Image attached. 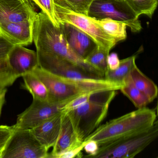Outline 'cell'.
<instances>
[{
	"label": "cell",
	"mask_w": 158,
	"mask_h": 158,
	"mask_svg": "<svg viewBox=\"0 0 158 158\" xmlns=\"http://www.w3.org/2000/svg\"><path fill=\"white\" fill-rule=\"evenodd\" d=\"M22 77L24 82L23 88L30 92L33 99L43 101L48 100V93L47 88L33 73L25 74Z\"/></svg>",
	"instance_id": "ac0fdd59"
},
{
	"label": "cell",
	"mask_w": 158,
	"mask_h": 158,
	"mask_svg": "<svg viewBox=\"0 0 158 158\" xmlns=\"http://www.w3.org/2000/svg\"><path fill=\"white\" fill-rule=\"evenodd\" d=\"M14 130V126L0 125V153Z\"/></svg>",
	"instance_id": "83f0119b"
},
{
	"label": "cell",
	"mask_w": 158,
	"mask_h": 158,
	"mask_svg": "<svg viewBox=\"0 0 158 158\" xmlns=\"http://www.w3.org/2000/svg\"><path fill=\"white\" fill-rule=\"evenodd\" d=\"M136 56H132L121 60L117 69L114 71L107 70L104 76L105 79L123 85L124 80L136 64Z\"/></svg>",
	"instance_id": "ffe728a7"
},
{
	"label": "cell",
	"mask_w": 158,
	"mask_h": 158,
	"mask_svg": "<svg viewBox=\"0 0 158 158\" xmlns=\"http://www.w3.org/2000/svg\"><path fill=\"white\" fill-rule=\"evenodd\" d=\"M117 1H123V0H117Z\"/></svg>",
	"instance_id": "836d02e7"
},
{
	"label": "cell",
	"mask_w": 158,
	"mask_h": 158,
	"mask_svg": "<svg viewBox=\"0 0 158 158\" xmlns=\"http://www.w3.org/2000/svg\"><path fill=\"white\" fill-rule=\"evenodd\" d=\"M92 93L93 92L81 94L69 102L64 106L63 113L74 110L84 105L85 103L88 101Z\"/></svg>",
	"instance_id": "4316f807"
},
{
	"label": "cell",
	"mask_w": 158,
	"mask_h": 158,
	"mask_svg": "<svg viewBox=\"0 0 158 158\" xmlns=\"http://www.w3.org/2000/svg\"><path fill=\"white\" fill-rule=\"evenodd\" d=\"M34 23L0 24V34L14 45L27 46L33 42Z\"/></svg>",
	"instance_id": "9a60e30c"
},
{
	"label": "cell",
	"mask_w": 158,
	"mask_h": 158,
	"mask_svg": "<svg viewBox=\"0 0 158 158\" xmlns=\"http://www.w3.org/2000/svg\"><path fill=\"white\" fill-rule=\"evenodd\" d=\"M130 8L139 16L145 15L152 18L157 8L158 0H125Z\"/></svg>",
	"instance_id": "603a6c76"
},
{
	"label": "cell",
	"mask_w": 158,
	"mask_h": 158,
	"mask_svg": "<svg viewBox=\"0 0 158 158\" xmlns=\"http://www.w3.org/2000/svg\"><path fill=\"white\" fill-rule=\"evenodd\" d=\"M88 16L94 20L110 19L122 22L133 32H139L142 29L139 16L125 0H94Z\"/></svg>",
	"instance_id": "52a82bcc"
},
{
	"label": "cell",
	"mask_w": 158,
	"mask_h": 158,
	"mask_svg": "<svg viewBox=\"0 0 158 158\" xmlns=\"http://www.w3.org/2000/svg\"><path fill=\"white\" fill-rule=\"evenodd\" d=\"M58 23L71 48L83 59L85 60L98 46L88 35L73 25L65 23Z\"/></svg>",
	"instance_id": "4fadbf2b"
},
{
	"label": "cell",
	"mask_w": 158,
	"mask_h": 158,
	"mask_svg": "<svg viewBox=\"0 0 158 158\" xmlns=\"http://www.w3.org/2000/svg\"><path fill=\"white\" fill-rule=\"evenodd\" d=\"M55 17L58 23L71 24L91 38L98 46L110 52L116 45L115 40L88 16L75 12L63 0H53Z\"/></svg>",
	"instance_id": "5b68a950"
},
{
	"label": "cell",
	"mask_w": 158,
	"mask_h": 158,
	"mask_svg": "<svg viewBox=\"0 0 158 158\" xmlns=\"http://www.w3.org/2000/svg\"><path fill=\"white\" fill-rule=\"evenodd\" d=\"M39 67L78 86L87 92L120 90L123 85L96 77L68 61L52 53L36 50Z\"/></svg>",
	"instance_id": "3957f363"
},
{
	"label": "cell",
	"mask_w": 158,
	"mask_h": 158,
	"mask_svg": "<svg viewBox=\"0 0 158 158\" xmlns=\"http://www.w3.org/2000/svg\"><path fill=\"white\" fill-rule=\"evenodd\" d=\"M9 66L19 77L32 73L39 65L36 51L21 45H15L7 56Z\"/></svg>",
	"instance_id": "7c38bea8"
},
{
	"label": "cell",
	"mask_w": 158,
	"mask_h": 158,
	"mask_svg": "<svg viewBox=\"0 0 158 158\" xmlns=\"http://www.w3.org/2000/svg\"><path fill=\"white\" fill-rule=\"evenodd\" d=\"M85 144V142L84 141V142L79 147L62 152L57 155L56 158H74L83 157L82 152L84 150Z\"/></svg>",
	"instance_id": "f1b7e54d"
},
{
	"label": "cell",
	"mask_w": 158,
	"mask_h": 158,
	"mask_svg": "<svg viewBox=\"0 0 158 158\" xmlns=\"http://www.w3.org/2000/svg\"><path fill=\"white\" fill-rule=\"evenodd\" d=\"M66 104L33 99L30 106L17 116L15 128L32 129L54 115L63 113Z\"/></svg>",
	"instance_id": "30bf717a"
},
{
	"label": "cell",
	"mask_w": 158,
	"mask_h": 158,
	"mask_svg": "<svg viewBox=\"0 0 158 158\" xmlns=\"http://www.w3.org/2000/svg\"><path fill=\"white\" fill-rule=\"evenodd\" d=\"M94 20L108 35L112 37L117 43L126 39L127 26L124 23L110 19Z\"/></svg>",
	"instance_id": "44dd1931"
},
{
	"label": "cell",
	"mask_w": 158,
	"mask_h": 158,
	"mask_svg": "<svg viewBox=\"0 0 158 158\" xmlns=\"http://www.w3.org/2000/svg\"><path fill=\"white\" fill-rule=\"evenodd\" d=\"M158 124L156 122L145 131L99 147L92 158H133L145 150L157 138Z\"/></svg>",
	"instance_id": "8992f818"
},
{
	"label": "cell",
	"mask_w": 158,
	"mask_h": 158,
	"mask_svg": "<svg viewBox=\"0 0 158 158\" xmlns=\"http://www.w3.org/2000/svg\"><path fill=\"white\" fill-rule=\"evenodd\" d=\"M120 60L117 53H109L107 58V66L108 70L114 71L117 69L120 64Z\"/></svg>",
	"instance_id": "1f68e13d"
},
{
	"label": "cell",
	"mask_w": 158,
	"mask_h": 158,
	"mask_svg": "<svg viewBox=\"0 0 158 158\" xmlns=\"http://www.w3.org/2000/svg\"><path fill=\"white\" fill-rule=\"evenodd\" d=\"M130 77L135 86L152 102L158 96V89L156 84L145 75L137 66L136 64L130 72Z\"/></svg>",
	"instance_id": "e0dca14e"
},
{
	"label": "cell",
	"mask_w": 158,
	"mask_h": 158,
	"mask_svg": "<svg viewBox=\"0 0 158 158\" xmlns=\"http://www.w3.org/2000/svg\"><path fill=\"white\" fill-rule=\"evenodd\" d=\"M63 114H58L31 129L36 138L48 150L54 147L58 140Z\"/></svg>",
	"instance_id": "5bb4252c"
},
{
	"label": "cell",
	"mask_w": 158,
	"mask_h": 158,
	"mask_svg": "<svg viewBox=\"0 0 158 158\" xmlns=\"http://www.w3.org/2000/svg\"><path fill=\"white\" fill-rule=\"evenodd\" d=\"M155 110L147 108L138 109L100 125L84 141L93 140L103 146L149 129L156 122Z\"/></svg>",
	"instance_id": "7a4b0ae2"
},
{
	"label": "cell",
	"mask_w": 158,
	"mask_h": 158,
	"mask_svg": "<svg viewBox=\"0 0 158 158\" xmlns=\"http://www.w3.org/2000/svg\"><path fill=\"white\" fill-rule=\"evenodd\" d=\"M83 142L76 134L70 118L64 113L60 135L49 158H56L62 152L79 147Z\"/></svg>",
	"instance_id": "2e32d148"
},
{
	"label": "cell",
	"mask_w": 158,
	"mask_h": 158,
	"mask_svg": "<svg viewBox=\"0 0 158 158\" xmlns=\"http://www.w3.org/2000/svg\"><path fill=\"white\" fill-rule=\"evenodd\" d=\"M19 77L9 66L7 58L0 59V88L12 85Z\"/></svg>",
	"instance_id": "cb8c5ba5"
},
{
	"label": "cell",
	"mask_w": 158,
	"mask_h": 158,
	"mask_svg": "<svg viewBox=\"0 0 158 158\" xmlns=\"http://www.w3.org/2000/svg\"><path fill=\"white\" fill-rule=\"evenodd\" d=\"M7 91L6 88H0V116L1 115L2 108L5 103Z\"/></svg>",
	"instance_id": "d6a6232c"
},
{
	"label": "cell",
	"mask_w": 158,
	"mask_h": 158,
	"mask_svg": "<svg viewBox=\"0 0 158 158\" xmlns=\"http://www.w3.org/2000/svg\"><path fill=\"white\" fill-rule=\"evenodd\" d=\"M33 41L37 51L55 54L88 74L104 78V73L94 68L75 52L66 41L59 26L54 24L42 11L38 13L34 22Z\"/></svg>",
	"instance_id": "6da1fadb"
},
{
	"label": "cell",
	"mask_w": 158,
	"mask_h": 158,
	"mask_svg": "<svg viewBox=\"0 0 158 158\" xmlns=\"http://www.w3.org/2000/svg\"><path fill=\"white\" fill-rule=\"evenodd\" d=\"M117 91L108 90L93 92L88 101L84 105L65 112L80 140L84 141L105 119Z\"/></svg>",
	"instance_id": "277c9868"
},
{
	"label": "cell",
	"mask_w": 158,
	"mask_h": 158,
	"mask_svg": "<svg viewBox=\"0 0 158 158\" xmlns=\"http://www.w3.org/2000/svg\"><path fill=\"white\" fill-rule=\"evenodd\" d=\"M109 53L110 52L98 45L85 60L94 68L101 71L105 74L108 70L107 58Z\"/></svg>",
	"instance_id": "7402d4cb"
},
{
	"label": "cell",
	"mask_w": 158,
	"mask_h": 158,
	"mask_svg": "<svg viewBox=\"0 0 158 158\" xmlns=\"http://www.w3.org/2000/svg\"><path fill=\"white\" fill-rule=\"evenodd\" d=\"M85 142V144L84 146V150L88 154L85 157L92 158L98 153L99 146L98 143L94 140H91Z\"/></svg>",
	"instance_id": "4dcf8cb0"
},
{
	"label": "cell",
	"mask_w": 158,
	"mask_h": 158,
	"mask_svg": "<svg viewBox=\"0 0 158 158\" xmlns=\"http://www.w3.org/2000/svg\"><path fill=\"white\" fill-rule=\"evenodd\" d=\"M32 73L47 88L48 100L56 103H67L77 96L87 92L78 86L52 74L38 66Z\"/></svg>",
	"instance_id": "9c48e42d"
},
{
	"label": "cell",
	"mask_w": 158,
	"mask_h": 158,
	"mask_svg": "<svg viewBox=\"0 0 158 158\" xmlns=\"http://www.w3.org/2000/svg\"><path fill=\"white\" fill-rule=\"evenodd\" d=\"M33 3H35L41 10V11L45 13L52 23L59 26L55 17L54 11V2L53 0H31Z\"/></svg>",
	"instance_id": "484cf974"
},
{
	"label": "cell",
	"mask_w": 158,
	"mask_h": 158,
	"mask_svg": "<svg viewBox=\"0 0 158 158\" xmlns=\"http://www.w3.org/2000/svg\"><path fill=\"white\" fill-rule=\"evenodd\" d=\"M48 150L42 146L31 129L14 130L0 153V158H48Z\"/></svg>",
	"instance_id": "ba28073f"
},
{
	"label": "cell",
	"mask_w": 158,
	"mask_h": 158,
	"mask_svg": "<svg viewBox=\"0 0 158 158\" xmlns=\"http://www.w3.org/2000/svg\"><path fill=\"white\" fill-rule=\"evenodd\" d=\"M120 90L137 109L144 108L150 103L147 97L133 84L130 74L124 80Z\"/></svg>",
	"instance_id": "d6986e66"
},
{
	"label": "cell",
	"mask_w": 158,
	"mask_h": 158,
	"mask_svg": "<svg viewBox=\"0 0 158 158\" xmlns=\"http://www.w3.org/2000/svg\"><path fill=\"white\" fill-rule=\"evenodd\" d=\"M75 12L88 16L89 10L94 0H63Z\"/></svg>",
	"instance_id": "d4e9b609"
},
{
	"label": "cell",
	"mask_w": 158,
	"mask_h": 158,
	"mask_svg": "<svg viewBox=\"0 0 158 158\" xmlns=\"http://www.w3.org/2000/svg\"><path fill=\"white\" fill-rule=\"evenodd\" d=\"M14 46L0 34V59L7 58L9 52Z\"/></svg>",
	"instance_id": "f546056e"
},
{
	"label": "cell",
	"mask_w": 158,
	"mask_h": 158,
	"mask_svg": "<svg viewBox=\"0 0 158 158\" xmlns=\"http://www.w3.org/2000/svg\"><path fill=\"white\" fill-rule=\"evenodd\" d=\"M38 13L31 0H0V24L34 23Z\"/></svg>",
	"instance_id": "8fae6325"
}]
</instances>
